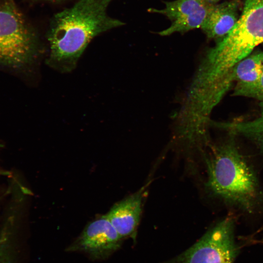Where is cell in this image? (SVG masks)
<instances>
[{
	"label": "cell",
	"instance_id": "obj_1",
	"mask_svg": "<svg viewBox=\"0 0 263 263\" xmlns=\"http://www.w3.org/2000/svg\"><path fill=\"white\" fill-rule=\"evenodd\" d=\"M112 1L79 0L55 16L48 38L49 66L61 73L71 72L94 38L124 25L108 15L107 8Z\"/></svg>",
	"mask_w": 263,
	"mask_h": 263
},
{
	"label": "cell",
	"instance_id": "obj_2",
	"mask_svg": "<svg viewBox=\"0 0 263 263\" xmlns=\"http://www.w3.org/2000/svg\"><path fill=\"white\" fill-rule=\"evenodd\" d=\"M206 187L232 208L252 215L263 209V188L247 157L231 140L211 148L205 156Z\"/></svg>",
	"mask_w": 263,
	"mask_h": 263
},
{
	"label": "cell",
	"instance_id": "obj_3",
	"mask_svg": "<svg viewBox=\"0 0 263 263\" xmlns=\"http://www.w3.org/2000/svg\"><path fill=\"white\" fill-rule=\"evenodd\" d=\"M263 43V0H245L241 16L229 32L208 53L198 80L217 88L231 69Z\"/></svg>",
	"mask_w": 263,
	"mask_h": 263
},
{
	"label": "cell",
	"instance_id": "obj_4",
	"mask_svg": "<svg viewBox=\"0 0 263 263\" xmlns=\"http://www.w3.org/2000/svg\"><path fill=\"white\" fill-rule=\"evenodd\" d=\"M36 42L33 32L13 0L0 2V63L21 66L35 55Z\"/></svg>",
	"mask_w": 263,
	"mask_h": 263
},
{
	"label": "cell",
	"instance_id": "obj_5",
	"mask_svg": "<svg viewBox=\"0 0 263 263\" xmlns=\"http://www.w3.org/2000/svg\"><path fill=\"white\" fill-rule=\"evenodd\" d=\"M235 228V217H226L171 263H233L238 253Z\"/></svg>",
	"mask_w": 263,
	"mask_h": 263
},
{
	"label": "cell",
	"instance_id": "obj_6",
	"mask_svg": "<svg viewBox=\"0 0 263 263\" xmlns=\"http://www.w3.org/2000/svg\"><path fill=\"white\" fill-rule=\"evenodd\" d=\"M122 240L105 214L90 222L67 250L103 259L120 247Z\"/></svg>",
	"mask_w": 263,
	"mask_h": 263
},
{
	"label": "cell",
	"instance_id": "obj_7",
	"mask_svg": "<svg viewBox=\"0 0 263 263\" xmlns=\"http://www.w3.org/2000/svg\"><path fill=\"white\" fill-rule=\"evenodd\" d=\"M165 4L162 9H148L165 16L171 21L169 27L158 33L161 36L201 28L214 4L206 0H175L165 2Z\"/></svg>",
	"mask_w": 263,
	"mask_h": 263
},
{
	"label": "cell",
	"instance_id": "obj_8",
	"mask_svg": "<svg viewBox=\"0 0 263 263\" xmlns=\"http://www.w3.org/2000/svg\"><path fill=\"white\" fill-rule=\"evenodd\" d=\"M145 188L115 204L106 214L122 239L135 235L142 211Z\"/></svg>",
	"mask_w": 263,
	"mask_h": 263
},
{
	"label": "cell",
	"instance_id": "obj_9",
	"mask_svg": "<svg viewBox=\"0 0 263 263\" xmlns=\"http://www.w3.org/2000/svg\"><path fill=\"white\" fill-rule=\"evenodd\" d=\"M238 3L235 0L214 4L201 28L209 38H222L238 19Z\"/></svg>",
	"mask_w": 263,
	"mask_h": 263
},
{
	"label": "cell",
	"instance_id": "obj_10",
	"mask_svg": "<svg viewBox=\"0 0 263 263\" xmlns=\"http://www.w3.org/2000/svg\"><path fill=\"white\" fill-rule=\"evenodd\" d=\"M263 70V51H257L237 63L226 75L231 83L236 81L234 94L240 95L255 85Z\"/></svg>",
	"mask_w": 263,
	"mask_h": 263
},
{
	"label": "cell",
	"instance_id": "obj_11",
	"mask_svg": "<svg viewBox=\"0 0 263 263\" xmlns=\"http://www.w3.org/2000/svg\"><path fill=\"white\" fill-rule=\"evenodd\" d=\"M260 113L254 118L221 125L231 134L243 136L253 143L263 153V102L260 104Z\"/></svg>",
	"mask_w": 263,
	"mask_h": 263
},
{
	"label": "cell",
	"instance_id": "obj_12",
	"mask_svg": "<svg viewBox=\"0 0 263 263\" xmlns=\"http://www.w3.org/2000/svg\"><path fill=\"white\" fill-rule=\"evenodd\" d=\"M16 215L10 212L0 231V263H13L12 241Z\"/></svg>",
	"mask_w": 263,
	"mask_h": 263
},
{
	"label": "cell",
	"instance_id": "obj_13",
	"mask_svg": "<svg viewBox=\"0 0 263 263\" xmlns=\"http://www.w3.org/2000/svg\"><path fill=\"white\" fill-rule=\"evenodd\" d=\"M241 96L254 98L263 102V70L259 81L244 92Z\"/></svg>",
	"mask_w": 263,
	"mask_h": 263
},
{
	"label": "cell",
	"instance_id": "obj_14",
	"mask_svg": "<svg viewBox=\"0 0 263 263\" xmlns=\"http://www.w3.org/2000/svg\"><path fill=\"white\" fill-rule=\"evenodd\" d=\"M206 0L211 3L215 4L219 0Z\"/></svg>",
	"mask_w": 263,
	"mask_h": 263
}]
</instances>
